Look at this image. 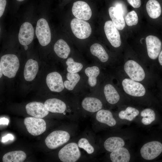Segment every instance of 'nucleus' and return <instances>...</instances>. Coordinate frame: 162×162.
Returning <instances> with one entry per match:
<instances>
[{
  "label": "nucleus",
  "instance_id": "obj_1",
  "mask_svg": "<svg viewBox=\"0 0 162 162\" xmlns=\"http://www.w3.org/2000/svg\"><path fill=\"white\" fill-rule=\"evenodd\" d=\"M0 65H1L4 75L11 78L15 76L19 67L20 62L16 55L8 54L1 57Z\"/></svg>",
  "mask_w": 162,
  "mask_h": 162
},
{
  "label": "nucleus",
  "instance_id": "obj_2",
  "mask_svg": "<svg viewBox=\"0 0 162 162\" xmlns=\"http://www.w3.org/2000/svg\"><path fill=\"white\" fill-rule=\"evenodd\" d=\"M124 68L125 73L133 80L140 82L145 78L146 75L144 69L134 60H127L124 63Z\"/></svg>",
  "mask_w": 162,
  "mask_h": 162
},
{
  "label": "nucleus",
  "instance_id": "obj_3",
  "mask_svg": "<svg viewBox=\"0 0 162 162\" xmlns=\"http://www.w3.org/2000/svg\"><path fill=\"white\" fill-rule=\"evenodd\" d=\"M78 144L75 142L69 143L63 147L59 152L58 156L63 162H75L81 156V152Z\"/></svg>",
  "mask_w": 162,
  "mask_h": 162
},
{
  "label": "nucleus",
  "instance_id": "obj_4",
  "mask_svg": "<svg viewBox=\"0 0 162 162\" xmlns=\"http://www.w3.org/2000/svg\"><path fill=\"white\" fill-rule=\"evenodd\" d=\"M69 134L64 131H54L46 138L45 142L46 146L51 149H54L67 142L70 139Z\"/></svg>",
  "mask_w": 162,
  "mask_h": 162
},
{
  "label": "nucleus",
  "instance_id": "obj_5",
  "mask_svg": "<svg viewBox=\"0 0 162 162\" xmlns=\"http://www.w3.org/2000/svg\"><path fill=\"white\" fill-rule=\"evenodd\" d=\"M70 24L73 33L77 38L85 39L91 34L92 28L90 25L84 20L74 18L72 20Z\"/></svg>",
  "mask_w": 162,
  "mask_h": 162
},
{
  "label": "nucleus",
  "instance_id": "obj_6",
  "mask_svg": "<svg viewBox=\"0 0 162 162\" xmlns=\"http://www.w3.org/2000/svg\"><path fill=\"white\" fill-rule=\"evenodd\" d=\"M35 34L40 44L43 46L48 44L51 40V33L46 20L41 18L37 21Z\"/></svg>",
  "mask_w": 162,
  "mask_h": 162
},
{
  "label": "nucleus",
  "instance_id": "obj_7",
  "mask_svg": "<svg viewBox=\"0 0 162 162\" xmlns=\"http://www.w3.org/2000/svg\"><path fill=\"white\" fill-rule=\"evenodd\" d=\"M122 84L124 92L130 95L140 97L144 96L146 94V88L139 82L126 78L122 80Z\"/></svg>",
  "mask_w": 162,
  "mask_h": 162
},
{
  "label": "nucleus",
  "instance_id": "obj_8",
  "mask_svg": "<svg viewBox=\"0 0 162 162\" xmlns=\"http://www.w3.org/2000/svg\"><path fill=\"white\" fill-rule=\"evenodd\" d=\"M24 124L28 131L33 136L40 135L46 129V123L41 118L26 117L24 120Z\"/></svg>",
  "mask_w": 162,
  "mask_h": 162
},
{
  "label": "nucleus",
  "instance_id": "obj_9",
  "mask_svg": "<svg viewBox=\"0 0 162 162\" xmlns=\"http://www.w3.org/2000/svg\"><path fill=\"white\" fill-rule=\"evenodd\" d=\"M162 152V144L157 141L148 142L143 145L140 152L142 157L147 160H153L158 157Z\"/></svg>",
  "mask_w": 162,
  "mask_h": 162
},
{
  "label": "nucleus",
  "instance_id": "obj_10",
  "mask_svg": "<svg viewBox=\"0 0 162 162\" xmlns=\"http://www.w3.org/2000/svg\"><path fill=\"white\" fill-rule=\"evenodd\" d=\"M72 11L76 18L84 20H89L92 15L90 7L87 3L82 1L74 2L72 7Z\"/></svg>",
  "mask_w": 162,
  "mask_h": 162
},
{
  "label": "nucleus",
  "instance_id": "obj_11",
  "mask_svg": "<svg viewBox=\"0 0 162 162\" xmlns=\"http://www.w3.org/2000/svg\"><path fill=\"white\" fill-rule=\"evenodd\" d=\"M104 29L106 37L111 45L116 48L120 46L121 44L120 34L112 21H106Z\"/></svg>",
  "mask_w": 162,
  "mask_h": 162
},
{
  "label": "nucleus",
  "instance_id": "obj_12",
  "mask_svg": "<svg viewBox=\"0 0 162 162\" xmlns=\"http://www.w3.org/2000/svg\"><path fill=\"white\" fill-rule=\"evenodd\" d=\"M148 56L150 58L154 60L158 56L161 47V43L157 37L149 35L146 38Z\"/></svg>",
  "mask_w": 162,
  "mask_h": 162
},
{
  "label": "nucleus",
  "instance_id": "obj_13",
  "mask_svg": "<svg viewBox=\"0 0 162 162\" xmlns=\"http://www.w3.org/2000/svg\"><path fill=\"white\" fill-rule=\"evenodd\" d=\"M34 34V28L31 24L28 22H24L20 27L19 33L20 43L23 46L29 45L33 40Z\"/></svg>",
  "mask_w": 162,
  "mask_h": 162
},
{
  "label": "nucleus",
  "instance_id": "obj_14",
  "mask_svg": "<svg viewBox=\"0 0 162 162\" xmlns=\"http://www.w3.org/2000/svg\"><path fill=\"white\" fill-rule=\"evenodd\" d=\"M46 82L49 88L52 92H60L64 88L62 76L57 72L49 74L46 76Z\"/></svg>",
  "mask_w": 162,
  "mask_h": 162
},
{
  "label": "nucleus",
  "instance_id": "obj_15",
  "mask_svg": "<svg viewBox=\"0 0 162 162\" xmlns=\"http://www.w3.org/2000/svg\"><path fill=\"white\" fill-rule=\"evenodd\" d=\"M27 113L34 117L43 118L47 116L49 111L43 103L36 101L30 102L26 106Z\"/></svg>",
  "mask_w": 162,
  "mask_h": 162
},
{
  "label": "nucleus",
  "instance_id": "obj_16",
  "mask_svg": "<svg viewBox=\"0 0 162 162\" xmlns=\"http://www.w3.org/2000/svg\"><path fill=\"white\" fill-rule=\"evenodd\" d=\"M49 111L53 113H62L65 111L66 106L62 100L56 98L49 99L45 101L44 104Z\"/></svg>",
  "mask_w": 162,
  "mask_h": 162
},
{
  "label": "nucleus",
  "instance_id": "obj_17",
  "mask_svg": "<svg viewBox=\"0 0 162 162\" xmlns=\"http://www.w3.org/2000/svg\"><path fill=\"white\" fill-rule=\"evenodd\" d=\"M38 68L37 61L32 59L28 60L24 69V76L25 80L28 81L33 80L36 77Z\"/></svg>",
  "mask_w": 162,
  "mask_h": 162
},
{
  "label": "nucleus",
  "instance_id": "obj_18",
  "mask_svg": "<svg viewBox=\"0 0 162 162\" xmlns=\"http://www.w3.org/2000/svg\"><path fill=\"white\" fill-rule=\"evenodd\" d=\"M81 105L85 110L91 112L98 111L103 107L102 103L100 100L91 97L85 98L82 100Z\"/></svg>",
  "mask_w": 162,
  "mask_h": 162
},
{
  "label": "nucleus",
  "instance_id": "obj_19",
  "mask_svg": "<svg viewBox=\"0 0 162 162\" xmlns=\"http://www.w3.org/2000/svg\"><path fill=\"white\" fill-rule=\"evenodd\" d=\"M110 16L113 24L119 30L123 29L125 23L123 15L115 7H110L108 10Z\"/></svg>",
  "mask_w": 162,
  "mask_h": 162
},
{
  "label": "nucleus",
  "instance_id": "obj_20",
  "mask_svg": "<svg viewBox=\"0 0 162 162\" xmlns=\"http://www.w3.org/2000/svg\"><path fill=\"white\" fill-rule=\"evenodd\" d=\"M110 157L112 162H128L130 160V156L128 150L122 147L112 152Z\"/></svg>",
  "mask_w": 162,
  "mask_h": 162
},
{
  "label": "nucleus",
  "instance_id": "obj_21",
  "mask_svg": "<svg viewBox=\"0 0 162 162\" xmlns=\"http://www.w3.org/2000/svg\"><path fill=\"white\" fill-rule=\"evenodd\" d=\"M96 118L99 122L112 127L116 123V120L113 118L112 112L109 110H100L97 113Z\"/></svg>",
  "mask_w": 162,
  "mask_h": 162
},
{
  "label": "nucleus",
  "instance_id": "obj_22",
  "mask_svg": "<svg viewBox=\"0 0 162 162\" xmlns=\"http://www.w3.org/2000/svg\"><path fill=\"white\" fill-rule=\"evenodd\" d=\"M54 50L59 57L66 59L70 51V47L66 42L62 39L58 40L55 44Z\"/></svg>",
  "mask_w": 162,
  "mask_h": 162
},
{
  "label": "nucleus",
  "instance_id": "obj_23",
  "mask_svg": "<svg viewBox=\"0 0 162 162\" xmlns=\"http://www.w3.org/2000/svg\"><path fill=\"white\" fill-rule=\"evenodd\" d=\"M104 93L107 101L110 104L117 103L120 99V95L114 87L110 84L106 85L104 88Z\"/></svg>",
  "mask_w": 162,
  "mask_h": 162
},
{
  "label": "nucleus",
  "instance_id": "obj_24",
  "mask_svg": "<svg viewBox=\"0 0 162 162\" xmlns=\"http://www.w3.org/2000/svg\"><path fill=\"white\" fill-rule=\"evenodd\" d=\"M124 144V142L122 138L118 137H111L105 140L104 146L107 151L112 152L123 147Z\"/></svg>",
  "mask_w": 162,
  "mask_h": 162
},
{
  "label": "nucleus",
  "instance_id": "obj_25",
  "mask_svg": "<svg viewBox=\"0 0 162 162\" xmlns=\"http://www.w3.org/2000/svg\"><path fill=\"white\" fill-rule=\"evenodd\" d=\"M146 9L150 17L156 19L161 14V9L160 5L156 0H149L146 3Z\"/></svg>",
  "mask_w": 162,
  "mask_h": 162
},
{
  "label": "nucleus",
  "instance_id": "obj_26",
  "mask_svg": "<svg viewBox=\"0 0 162 162\" xmlns=\"http://www.w3.org/2000/svg\"><path fill=\"white\" fill-rule=\"evenodd\" d=\"M26 158V154L23 151H15L5 154L2 158L4 162H22Z\"/></svg>",
  "mask_w": 162,
  "mask_h": 162
},
{
  "label": "nucleus",
  "instance_id": "obj_27",
  "mask_svg": "<svg viewBox=\"0 0 162 162\" xmlns=\"http://www.w3.org/2000/svg\"><path fill=\"white\" fill-rule=\"evenodd\" d=\"M90 51L92 54L97 57L102 62H105L109 59V56L103 46L98 43H95L91 45Z\"/></svg>",
  "mask_w": 162,
  "mask_h": 162
},
{
  "label": "nucleus",
  "instance_id": "obj_28",
  "mask_svg": "<svg viewBox=\"0 0 162 162\" xmlns=\"http://www.w3.org/2000/svg\"><path fill=\"white\" fill-rule=\"evenodd\" d=\"M85 73L88 77V85L91 87L95 86L97 83V77L100 73L99 68L96 66L88 67L85 69Z\"/></svg>",
  "mask_w": 162,
  "mask_h": 162
},
{
  "label": "nucleus",
  "instance_id": "obj_29",
  "mask_svg": "<svg viewBox=\"0 0 162 162\" xmlns=\"http://www.w3.org/2000/svg\"><path fill=\"white\" fill-rule=\"evenodd\" d=\"M67 80L64 82V87L68 90H73L80 81V77L79 75L76 73H67L66 75Z\"/></svg>",
  "mask_w": 162,
  "mask_h": 162
},
{
  "label": "nucleus",
  "instance_id": "obj_30",
  "mask_svg": "<svg viewBox=\"0 0 162 162\" xmlns=\"http://www.w3.org/2000/svg\"><path fill=\"white\" fill-rule=\"evenodd\" d=\"M139 113L136 109L130 106L126 108L125 110H122L118 113L119 118L129 121L133 120Z\"/></svg>",
  "mask_w": 162,
  "mask_h": 162
},
{
  "label": "nucleus",
  "instance_id": "obj_31",
  "mask_svg": "<svg viewBox=\"0 0 162 162\" xmlns=\"http://www.w3.org/2000/svg\"><path fill=\"white\" fill-rule=\"evenodd\" d=\"M143 118L141 122L145 125L151 124L155 119V114L153 110L150 108H146L143 110L140 113Z\"/></svg>",
  "mask_w": 162,
  "mask_h": 162
},
{
  "label": "nucleus",
  "instance_id": "obj_32",
  "mask_svg": "<svg viewBox=\"0 0 162 162\" xmlns=\"http://www.w3.org/2000/svg\"><path fill=\"white\" fill-rule=\"evenodd\" d=\"M67 66V70L68 72L76 73L80 71L83 66L80 63L75 62L72 58H69L66 62Z\"/></svg>",
  "mask_w": 162,
  "mask_h": 162
},
{
  "label": "nucleus",
  "instance_id": "obj_33",
  "mask_svg": "<svg viewBox=\"0 0 162 162\" xmlns=\"http://www.w3.org/2000/svg\"><path fill=\"white\" fill-rule=\"evenodd\" d=\"M125 21L129 26L136 25L138 22V18L136 12L132 10L128 12L125 17Z\"/></svg>",
  "mask_w": 162,
  "mask_h": 162
},
{
  "label": "nucleus",
  "instance_id": "obj_34",
  "mask_svg": "<svg viewBox=\"0 0 162 162\" xmlns=\"http://www.w3.org/2000/svg\"><path fill=\"white\" fill-rule=\"evenodd\" d=\"M78 145L79 147L83 149L88 154H92L94 151V149L93 146L86 138L80 139L78 142Z\"/></svg>",
  "mask_w": 162,
  "mask_h": 162
},
{
  "label": "nucleus",
  "instance_id": "obj_35",
  "mask_svg": "<svg viewBox=\"0 0 162 162\" xmlns=\"http://www.w3.org/2000/svg\"><path fill=\"white\" fill-rule=\"evenodd\" d=\"M128 2L133 8H139L141 5V0H127Z\"/></svg>",
  "mask_w": 162,
  "mask_h": 162
},
{
  "label": "nucleus",
  "instance_id": "obj_36",
  "mask_svg": "<svg viewBox=\"0 0 162 162\" xmlns=\"http://www.w3.org/2000/svg\"><path fill=\"white\" fill-rule=\"evenodd\" d=\"M115 7L123 15L124 13V10L125 9L124 5L123 4L120 2H117L115 3Z\"/></svg>",
  "mask_w": 162,
  "mask_h": 162
},
{
  "label": "nucleus",
  "instance_id": "obj_37",
  "mask_svg": "<svg viewBox=\"0 0 162 162\" xmlns=\"http://www.w3.org/2000/svg\"><path fill=\"white\" fill-rule=\"evenodd\" d=\"M6 4V0H0V17L3 15Z\"/></svg>",
  "mask_w": 162,
  "mask_h": 162
},
{
  "label": "nucleus",
  "instance_id": "obj_38",
  "mask_svg": "<svg viewBox=\"0 0 162 162\" xmlns=\"http://www.w3.org/2000/svg\"><path fill=\"white\" fill-rule=\"evenodd\" d=\"M0 122L1 124H8H8V120L7 118H2L0 119Z\"/></svg>",
  "mask_w": 162,
  "mask_h": 162
},
{
  "label": "nucleus",
  "instance_id": "obj_39",
  "mask_svg": "<svg viewBox=\"0 0 162 162\" xmlns=\"http://www.w3.org/2000/svg\"><path fill=\"white\" fill-rule=\"evenodd\" d=\"M158 61L160 64L162 66V50L159 55Z\"/></svg>",
  "mask_w": 162,
  "mask_h": 162
},
{
  "label": "nucleus",
  "instance_id": "obj_40",
  "mask_svg": "<svg viewBox=\"0 0 162 162\" xmlns=\"http://www.w3.org/2000/svg\"><path fill=\"white\" fill-rule=\"evenodd\" d=\"M0 78H1L2 76V74H3V71H2V68L1 65H0Z\"/></svg>",
  "mask_w": 162,
  "mask_h": 162
},
{
  "label": "nucleus",
  "instance_id": "obj_41",
  "mask_svg": "<svg viewBox=\"0 0 162 162\" xmlns=\"http://www.w3.org/2000/svg\"><path fill=\"white\" fill-rule=\"evenodd\" d=\"M24 46L25 50H26L28 49V47L27 45H24Z\"/></svg>",
  "mask_w": 162,
  "mask_h": 162
},
{
  "label": "nucleus",
  "instance_id": "obj_42",
  "mask_svg": "<svg viewBox=\"0 0 162 162\" xmlns=\"http://www.w3.org/2000/svg\"><path fill=\"white\" fill-rule=\"evenodd\" d=\"M17 1H19V2H22V1H23L24 0H16Z\"/></svg>",
  "mask_w": 162,
  "mask_h": 162
},
{
  "label": "nucleus",
  "instance_id": "obj_43",
  "mask_svg": "<svg viewBox=\"0 0 162 162\" xmlns=\"http://www.w3.org/2000/svg\"><path fill=\"white\" fill-rule=\"evenodd\" d=\"M63 114H64V115H65V113L64 112H63Z\"/></svg>",
  "mask_w": 162,
  "mask_h": 162
}]
</instances>
